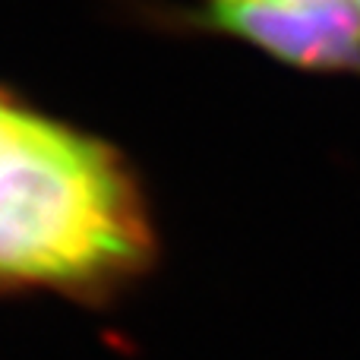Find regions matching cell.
I'll use <instances>...</instances> for the list:
<instances>
[{
  "label": "cell",
  "mask_w": 360,
  "mask_h": 360,
  "mask_svg": "<svg viewBox=\"0 0 360 360\" xmlns=\"http://www.w3.org/2000/svg\"><path fill=\"white\" fill-rule=\"evenodd\" d=\"M158 256L124 155L0 95V281L105 300Z\"/></svg>",
  "instance_id": "cell-1"
},
{
  "label": "cell",
  "mask_w": 360,
  "mask_h": 360,
  "mask_svg": "<svg viewBox=\"0 0 360 360\" xmlns=\"http://www.w3.org/2000/svg\"><path fill=\"white\" fill-rule=\"evenodd\" d=\"M205 22L294 67L360 73L354 0H209Z\"/></svg>",
  "instance_id": "cell-2"
},
{
  "label": "cell",
  "mask_w": 360,
  "mask_h": 360,
  "mask_svg": "<svg viewBox=\"0 0 360 360\" xmlns=\"http://www.w3.org/2000/svg\"><path fill=\"white\" fill-rule=\"evenodd\" d=\"M354 6H357V10H360V0H354Z\"/></svg>",
  "instance_id": "cell-3"
}]
</instances>
